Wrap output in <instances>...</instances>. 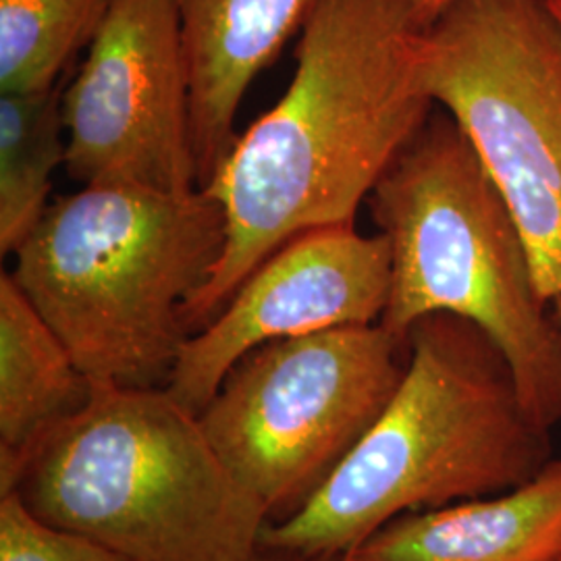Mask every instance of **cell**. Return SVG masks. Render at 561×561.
<instances>
[{"label":"cell","mask_w":561,"mask_h":561,"mask_svg":"<svg viewBox=\"0 0 561 561\" xmlns=\"http://www.w3.org/2000/svg\"><path fill=\"white\" fill-rule=\"evenodd\" d=\"M94 382L21 291L0 275V495L60 422L92 398Z\"/></svg>","instance_id":"obj_12"},{"label":"cell","mask_w":561,"mask_h":561,"mask_svg":"<svg viewBox=\"0 0 561 561\" xmlns=\"http://www.w3.org/2000/svg\"><path fill=\"white\" fill-rule=\"evenodd\" d=\"M561 458L505 493L403 514L347 561H558Z\"/></svg>","instance_id":"obj_11"},{"label":"cell","mask_w":561,"mask_h":561,"mask_svg":"<svg viewBox=\"0 0 561 561\" xmlns=\"http://www.w3.org/2000/svg\"><path fill=\"white\" fill-rule=\"evenodd\" d=\"M551 314H553V321L558 324V331H560L561 335V291L556 296V300L551 301Z\"/></svg>","instance_id":"obj_18"},{"label":"cell","mask_w":561,"mask_h":561,"mask_svg":"<svg viewBox=\"0 0 561 561\" xmlns=\"http://www.w3.org/2000/svg\"><path fill=\"white\" fill-rule=\"evenodd\" d=\"M60 108L71 180L162 194L201 190L173 0H113Z\"/></svg>","instance_id":"obj_8"},{"label":"cell","mask_w":561,"mask_h":561,"mask_svg":"<svg viewBox=\"0 0 561 561\" xmlns=\"http://www.w3.org/2000/svg\"><path fill=\"white\" fill-rule=\"evenodd\" d=\"M426 23L414 0H317L279 102L238 136L206 192L227 243L187 304V333L304 231L354 225L362 202L437 108L421 80Z\"/></svg>","instance_id":"obj_1"},{"label":"cell","mask_w":561,"mask_h":561,"mask_svg":"<svg viewBox=\"0 0 561 561\" xmlns=\"http://www.w3.org/2000/svg\"><path fill=\"white\" fill-rule=\"evenodd\" d=\"M549 4L553 7V11H556V15L561 20V0H549Z\"/></svg>","instance_id":"obj_19"},{"label":"cell","mask_w":561,"mask_h":561,"mask_svg":"<svg viewBox=\"0 0 561 561\" xmlns=\"http://www.w3.org/2000/svg\"><path fill=\"white\" fill-rule=\"evenodd\" d=\"M190 83V131L206 190L238 141L252 81L301 32L317 0H173Z\"/></svg>","instance_id":"obj_10"},{"label":"cell","mask_w":561,"mask_h":561,"mask_svg":"<svg viewBox=\"0 0 561 561\" xmlns=\"http://www.w3.org/2000/svg\"><path fill=\"white\" fill-rule=\"evenodd\" d=\"M414 2H416V9H419L422 20L428 25L431 21L437 20L454 0H414Z\"/></svg>","instance_id":"obj_17"},{"label":"cell","mask_w":561,"mask_h":561,"mask_svg":"<svg viewBox=\"0 0 561 561\" xmlns=\"http://www.w3.org/2000/svg\"><path fill=\"white\" fill-rule=\"evenodd\" d=\"M11 493L38 520L131 561H250L268 524L201 416L164 387L94 382Z\"/></svg>","instance_id":"obj_4"},{"label":"cell","mask_w":561,"mask_h":561,"mask_svg":"<svg viewBox=\"0 0 561 561\" xmlns=\"http://www.w3.org/2000/svg\"><path fill=\"white\" fill-rule=\"evenodd\" d=\"M59 88L0 94V252L15 254L38 225L67 161Z\"/></svg>","instance_id":"obj_13"},{"label":"cell","mask_w":561,"mask_h":561,"mask_svg":"<svg viewBox=\"0 0 561 561\" xmlns=\"http://www.w3.org/2000/svg\"><path fill=\"white\" fill-rule=\"evenodd\" d=\"M227 243L206 190L81 185L50 202L11 277L92 382L164 387L190 337L183 312Z\"/></svg>","instance_id":"obj_3"},{"label":"cell","mask_w":561,"mask_h":561,"mask_svg":"<svg viewBox=\"0 0 561 561\" xmlns=\"http://www.w3.org/2000/svg\"><path fill=\"white\" fill-rule=\"evenodd\" d=\"M405 366L408 341L381 322L271 341L227 373L202 428L266 520H287L379 421Z\"/></svg>","instance_id":"obj_7"},{"label":"cell","mask_w":561,"mask_h":561,"mask_svg":"<svg viewBox=\"0 0 561 561\" xmlns=\"http://www.w3.org/2000/svg\"><path fill=\"white\" fill-rule=\"evenodd\" d=\"M391 254L354 225L304 231L262 261L219 314L192 333L164 389L201 414L238 362L271 341L377 324L389 301Z\"/></svg>","instance_id":"obj_9"},{"label":"cell","mask_w":561,"mask_h":561,"mask_svg":"<svg viewBox=\"0 0 561 561\" xmlns=\"http://www.w3.org/2000/svg\"><path fill=\"white\" fill-rule=\"evenodd\" d=\"M250 561H347V556H296V553L259 549V553Z\"/></svg>","instance_id":"obj_16"},{"label":"cell","mask_w":561,"mask_h":561,"mask_svg":"<svg viewBox=\"0 0 561 561\" xmlns=\"http://www.w3.org/2000/svg\"><path fill=\"white\" fill-rule=\"evenodd\" d=\"M502 350L481 327L431 314L408 333V366L379 421L261 549L345 556L403 514L505 493L551 461Z\"/></svg>","instance_id":"obj_2"},{"label":"cell","mask_w":561,"mask_h":561,"mask_svg":"<svg viewBox=\"0 0 561 561\" xmlns=\"http://www.w3.org/2000/svg\"><path fill=\"white\" fill-rule=\"evenodd\" d=\"M113 0H0V92L57 88L88 48Z\"/></svg>","instance_id":"obj_14"},{"label":"cell","mask_w":561,"mask_h":561,"mask_svg":"<svg viewBox=\"0 0 561 561\" xmlns=\"http://www.w3.org/2000/svg\"><path fill=\"white\" fill-rule=\"evenodd\" d=\"M0 561H131L80 535L38 520L18 495L0 497Z\"/></svg>","instance_id":"obj_15"},{"label":"cell","mask_w":561,"mask_h":561,"mask_svg":"<svg viewBox=\"0 0 561 561\" xmlns=\"http://www.w3.org/2000/svg\"><path fill=\"white\" fill-rule=\"evenodd\" d=\"M391 254L381 324L401 341L431 314L470 321L510 364L528 416L561 424V335L520 225L460 125L433 111L368 196Z\"/></svg>","instance_id":"obj_5"},{"label":"cell","mask_w":561,"mask_h":561,"mask_svg":"<svg viewBox=\"0 0 561 561\" xmlns=\"http://www.w3.org/2000/svg\"><path fill=\"white\" fill-rule=\"evenodd\" d=\"M558 561H561V553H560V558H558Z\"/></svg>","instance_id":"obj_20"},{"label":"cell","mask_w":561,"mask_h":561,"mask_svg":"<svg viewBox=\"0 0 561 561\" xmlns=\"http://www.w3.org/2000/svg\"><path fill=\"white\" fill-rule=\"evenodd\" d=\"M424 92L502 190L545 301L561 291V20L549 0H454L424 27Z\"/></svg>","instance_id":"obj_6"}]
</instances>
